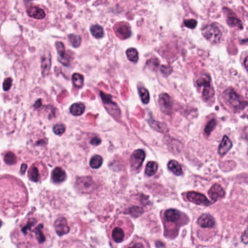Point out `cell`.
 <instances>
[{
  "instance_id": "cell-3",
  "label": "cell",
  "mask_w": 248,
  "mask_h": 248,
  "mask_svg": "<svg viewBox=\"0 0 248 248\" xmlns=\"http://www.w3.org/2000/svg\"><path fill=\"white\" fill-rule=\"evenodd\" d=\"M25 14L29 22L35 27L42 28L47 23L48 10L46 7L35 3H29L25 8Z\"/></svg>"
},
{
  "instance_id": "cell-14",
  "label": "cell",
  "mask_w": 248,
  "mask_h": 248,
  "mask_svg": "<svg viewBox=\"0 0 248 248\" xmlns=\"http://www.w3.org/2000/svg\"><path fill=\"white\" fill-rule=\"evenodd\" d=\"M55 229L57 234L59 236H63L68 234L70 231L69 227L68 225L67 220L65 218H58L55 223Z\"/></svg>"
},
{
  "instance_id": "cell-37",
  "label": "cell",
  "mask_w": 248,
  "mask_h": 248,
  "mask_svg": "<svg viewBox=\"0 0 248 248\" xmlns=\"http://www.w3.org/2000/svg\"><path fill=\"white\" fill-rule=\"evenodd\" d=\"M197 20H194V19H189V20H185V25L186 27L189 28V29H195L196 27Z\"/></svg>"
},
{
  "instance_id": "cell-27",
  "label": "cell",
  "mask_w": 248,
  "mask_h": 248,
  "mask_svg": "<svg viewBox=\"0 0 248 248\" xmlns=\"http://www.w3.org/2000/svg\"><path fill=\"white\" fill-rule=\"evenodd\" d=\"M138 91L143 103L145 104L148 103L150 101V94H149L148 90L143 86H139Z\"/></svg>"
},
{
  "instance_id": "cell-17",
  "label": "cell",
  "mask_w": 248,
  "mask_h": 248,
  "mask_svg": "<svg viewBox=\"0 0 248 248\" xmlns=\"http://www.w3.org/2000/svg\"><path fill=\"white\" fill-rule=\"evenodd\" d=\"M182 214L174 209H169L165 212L164 219L168 223H177L180 220Z\"/></svg>"
},
{
  "instance_id": "cell-26",
  "label": "cell",
  "mask_w": 248,
  "mask_h": 248,
  "mask_svg": "<svg viewBox=\"0 0 248 248\" xmlns=\"http://www.w3.org/2000/svg\"><path fill=\"white\" fill-rule=\"evenodd\" d=\"M157 168H158V165L157 163L150 162V163H147V166H146V175L148 176H153V175L155 174Z\"/></svg>"
},
{
  "instance_id": "cell-40",
  "label": "cell",
  "mask_w": 248,
  "mask_h": 248,
  "mask_svg": "<svg viewBox=\"0 0 248 248\" xmlns=\"http://www.w3.org/2000/svg\"><path fill=\"white\" fill-rule=\"evenodd\" d=\"M242 242L245 244H248V228L245 231L244 234L242 236Z\"/></svg>"
},
{
  "instance_id": "cell-23",
  "label": "cell",
  "mask_w": 248,
  "mask_h": 248,
  "mask_svg": "<svg viewBox=\"0 0 248 248\" xmlns=\"http://www.w3.org/2000/svg\"><path fill=\"white\" fill-rule=\"evenodd\" d=\"M168 167L176 176H181L182 174V168L180 164L175 160L169 162Z\"/></svg>"
},
{
  "instance_id": "cell-34",
  "label": "cell",
  "mask_w": 248,
  "mask_h": 248,
  "mask_svg": "<svg viewBox=\"0 0 248 248\" xmlns=\"http://www.w3.org/2000/svg\"><path fill=\"white\" fill-rule=\"evenodd\" d=\"M217 122L216 119H211L208 124H207L206 127L205 128V133L206 135H210V134L212 132L214 131V128L217 126Z\"/></svg>"
},
{
  "instance_id": "cell-6",
  "label": "cell",
  "mask_w": 248,
  "mask_h": 248,
  "mask_svg": "<svg viewBox=\"0 0 248 248\" xmlns=\"http://www.w3.org/2000/svg\"><path fill=\"white\" fill-rule=\"evenodd\" d=\"M224 98L232 106L234 109H240L244 108L247 103L243 100V98L232 88H229L224 92Z\"/></svg>"
},
{
  "instance_id": "cell-20",
  "label": "cell",
  "mask_w": 248,
  "mask_h": 248,
  "mask_svg": "<svg viewBox=\"0 0 248 248\" xmlns=\"http://www.w3.org/2000/svg\"><path fill=\"white\" fill-rule=\"evenodd\" d=\"M232 147V143L227 136H224L219 147H218V154L221 156L225 155Z\"/></svg>"
},
{
  "instance_id": "cell-9",
  "label": "cell",
  "mask_w": 248,
  "mask_h": 248,
  "mask_svg": "<svg viewBox=\"0 0 248 248\" xmlns=\"http://www.w3.org/2000/svg\"><path fill=\"white\" fill-rule=\"evenodd\" d=\"M121 220L115 221L111 230V237L115 243H122L125 239V231L121 225Z\"/></svg>"
},
{
  "instance_id": "cell-13",
  "label": "cell",
  "mask_w": 248,
  "mask_h": 248,
  "mask_svg": "<svg viewBox=\"0 0 248 248\" xmlns=\"http://www.w3.org/2000/svg\"><path fill=\"white\" fill-rule=\"evenodd\" d=\"M159 104L163 113L170 115L173 109V103L170 96L166 93H163L159 97Z\"/></svg>"
},
{
  "instance_id": "cell-2",
  "label": "cell",
  "mask_w": 248,
  "mask_h": 248,
  "mask_svg": "<svg viewBox=\"0 0 248 248\" xmlns=\"http://www.w3.org/2000/svg\"><path fill=\"white\" fill-rule=\"evenodd\" d=\"M47 230L36 215L25 218L13 233L12 238L18 247H42L47 241Z\"/></svg>"
},
{
  "instance_id": "cell-35",
  "label": "cell",
  "mask_w": 248,
  "mask_h": 248,
  "mask_svg": "<svg viewBox=\"0 0 248 248\" xmlns=\"http://www.w3.org/2000/svg\"><path fill=\"white\" fill-rule=\"evenodd\" d=\"M4 161L7 164L14 165L17 162V158L13 153L8 152L4 155Z\"/></svg>"
},
{
  "instance_id": "cell-18",
  "label": "cell",
  "mask_w": 248,
  "mask_h": 248,
  "mask_svg": "<svg viewBox=\"0 0 248 248\" xmlns=\"http://www.w3.org/2000/svg\"><path fill=\"white\" fill-rule=\"evenodd\" d=\"M57 50L59 55L60 61L65 66H68L70 64V60L66 54L65 46L62 42H57L56 43Z\"/></svg>"
},
{
  "instance_id": "cell-5",
  "label": "cell",
  "mask_w": 248,
  "mask_h": 248,
  "mask_svg": "<svg viewBox=\"0 0 248 248\" xmlns=\"http://www.w3.org/2000/svg\"><path fill=\"white\" fill-rule=\"evenodd\" d=\"M202 33L205 39L212 43H218L222 37V32L217 23H211L204 26Z\"/></svg>"
},
{
  "instance_id": "cell-29",
  "label": "cell",
  "mask_w": 248,
  "mask_h": 248,
  "mask_svg": "<svg viewBox=\"0 0 248 248\" xmlns=\"http://www.w3.org/2000/svg\"><path fill=\"white\" fill-rule=\"evenodd\" d=\"M126 55L128 59L131 62L137 63L138 61V51L134 48H129V49L127 50Z\"/></svg>"
},
{
  "instance_id": "cell-11",
  "label": "cell",
  "mask_w": 248,
  "mask_h": 248,
  "mask_svg": "<svg viewBox=\"0 0 248 248\" xmlns=\"http://www.w3.org/2000/svg\"><path fill=\"white\" fill-rule=\"evenodd\" d=\"M100 96H101L110 114H112V115H120V110H119V106L113 101L111 96L106 94L103 92H100Z\"/></svg>"
},
{
  "instance_id": "cell-33",
  "label": "cell",
  "mask_w": 248,
  "mask_h": 248,
  "mask_svg": "<svg viewBox=\"0 0 248 248\" xmlns=\"http://www.w3.org/2000/svg\"><path fill=\"white\" fill-rule=\"evenodd\" d=\"M68 38H69L70 42L74 48H78L81 45V39L79 36L75 34H70Z\"/></svg>"
},
{
  "instance_id": "cell-28",
  "label": "cell",
  "mask_w": 248,
  "mask_h": 248,
  "mask_svg": "<svg viewBox=\"0 0 248 248\" xmlns=\"http://www.w3.org/2000/svg\"><path fill=\"white\" fill-rule=\"evenodd\" d=\"M149 123L151 125L152 128H154L156 131L160 132H166L168 131L167 127L161 122H155L154 119H150Z\"/></svg>"
},
{
  "instance_id": "cell-36",
  "label": "cell",
  "mask_w": 248,
  "mask_h": 248,
  "mask_svg": "<svg viewBox=\"0 0 248 248\" xmlns=\"http://www.w3.org/2000/svg\"><path fill=\"white\" fill-rule=\"evenodd\" d=\"M53 131L56 135H62L65 132V126L63 124H57L54 126Z\"/></svg>"
},
{
  "instance_id": "cell-41",
  "label": "cell",
  "mask_w": 248,
  "mask_h": 248,
  "mask_svg": "<svg viewBox=\"0 0 248 248\" xmlns=\"http://www.w3.org/2000/svg\"><path fill=\"white\" fill-rule=\"evenodd\" d=\"M244 66L245 68H246V69H247V71H248V56L247 57V58H246V59H245Z\"/></svg>"
},
{
  "instance_id": "cell-22",
  "label": "cell",
  "mask_w": 248,
  "mask_h": 248,
  "mask_svg": "<svg viewBox=\"0 0 248 248\" xmlns=\"http://www.w3.org/2000/svg\"><path fill=\"white\" fill-rule=\"evenodd\" d=\"M227 23L230 25V26H232V27H238L240 29H243V24H242V22L240 21V19L235 16V15L233 14V13H230V14L228 15L227 16Z\"/></svg>"
},
{
  "instance_id": "cell-30",
  "label": "cell",
  "mask_w": 248,
  "mask_h": 248,
  "mask_svg": "<svg viewBox=\"0 0 248 248\" xmlns=\"http://www.w3.org/2000/svg\"><path fill=\"white\" fill-rule=\"evenodd\" d=\"M127 214H130L134 218H138L144 213V210L138 206L131 207L126 211Z\"/></svg>"
},
{
  "instance_id": "cell-39",
  "label": "cell",
  "mask_w": 248,
  "mask_h": 248,
  "mask_svg": "<svg viewBox=\"0 0 248 248\" xmlns=\"http://www.w3.org/2000/svg\"><path fill=\"white\" fill-rule=\"evenodd\" d=\"M90 143H91L92 145L98 146L100 145V143H101V139L99 138L98 137H94V138H93V139L91 140Z\"/></svg>"
},
{
  "instance_id": "cell-8",
  "label": "cell",
  "mask_w": 248,
  "mask_h": 248,
  "mask_svg": "<svg viewBox=\"0 0 248 248\" xmlns=\"http://www.w3.org/2000/svg\"><path fill=\"white\" fill-rule=\"evenodd\" d=\"M116 36L121 39H126L131 35V26L126 22H119L113 26Z\"/></svg>"
},
{
  "instance_id": "cell-16",
  "label": "cell",
  "mask_w": 248,
  "mask_h": 248,
  "mask_svg": "<svg viewBox=\"0 0 248 248\" xmlns=\"http://www.w3.org/2000/svg\"><path fill=\"white\" fill-rule=\"evenodd\" d=\"M198 224L202 228H212L215 226V220L210 214H203L198 218Z\"/></svg>"
},
{
  "instance_id": "cell-25",
  "label": "cell",
  "mask_w": 248,
  "mask_h": 248,
  "mask_svg": "<svg viewBox=\"0 0 248 248\" xmlns=\"http://www.w3.org/2000/svg\"><path fill=\"white\" fill-rule=\"evenodd\" d=\"M90 32H91L93 36L97 38V39H100V38L103 37V36H104V30H103V27L99 26V25H93V26H92L91 28H90Z\"/></svg>"
},
{
  "instance_id": "cell-43",
  "label": "cell",
  "mask_w": 248,
  "mask_h": 248,
  "mask_svg": "<svg viewBox=\"0 0 248 248\" xmlns=\"http://www.w3.org/2000/svg\"><path fill=\"white\" fill-rule=\"evenodd\" d=\"M1 224H2V222H1V221H0V227H1Z\"/></svg>"
},
{
  "instance_id": "cell-12",
  "label": "cell",
  "mask_w": 248,
  "mask_h": 248,
  "mask_svg": "<svg viewBox=\"0 0 248 248\" xmlns=\"http://www.w3.org/2000/svg\"><path fill=\"white\" fill-rule=\"evenodd\" d=\"M145 159V152L143 150L138 149L134 151L131 158V166L133 170H139L142 165Z\"/></svg>"
},
{
  "instance_id": "cell-21",
  "label": "cell",
  "mask_w": 248,
  "mask_h": 248,
  "mask_svg": "<svg viewBox=\"0 0 248 248\" xmlns=\"http://www.w3.org/2000/svg\"><path fill=\"white\" fill-rule=\"evenodd\" d=\"M77 185L81 190H89L93 186V180L91 177L79 178L77 180Z\"/></svg>"
},
{
  "instance_id": "cell-15",
  "label": "cell",
  "mask_w": 248,
  "mask_h": 248,
  "mask_svg": "<svg viewBox=\"0 0 248 248\" xmlns=\"http://www.w3.org/2000/svg\"><path fill=\"white\" fill-rule=\"evenodd\" d=\"M208 195L213 201L216 202V201L218 200V199H221L225 196V192L219 184H214L210 189Z\"/></svg>"
},
{
  "instance_id": "cell-24",
  "label": "cell",
  "mask_w": 248,
  "mask_h": 248,
  "mask_svg": "<svg viewBox=\"0 0 248 248\" xmlns=\"http://www.w3.org/2000/svg\"><path fill=\"white\" fill-rule=\"evenodd\" d=\"M84 110L85 106L81 103H74L70 109V112L74 116H80L84 113Z\"/></svg>"
},
{
  "instance_id": "cell-1",
  "label": "cell",
  "mask_w": 248,
  "mask_h": 248,
  "mask_svg": "<svg viewBox=\"0 0 248 248\" xmlns=\"http://www.w3.org/2000/svg\"><path fill=\"white\" fill-rule=\"evenodd\" d=\"M27 192L23 183L14 177L0 178V211L4 215H18L27 204Z\"/></svg>"
},
{
  "instance_id": "cell-7",
  "label": "cell",
  "mask_w": 248,
  "mask_h": 248,
  "mask_svg": "<svg viewBox=\"0 0 248 248\" xmlns=\"http://www.w3.org/2000/svg\"><path fill=\"white\" fill-rule=\"evenodd\" d=\"M42 172H45L46 173V167L42 163H35L34 165L31 167V168L29 170V179L33 181L34 182H38L41 180V179H44V178L46 177V174L45 173H42Z\"/></svg>"
},
{
  "instance_id": "cell-10",
  "label": "cell",
  "mask_w": 248,
  "mask_h": 248,
  "mask_svg": "<svg viewBox=\"0 0 248 248\" xmlns=\"http://www.w3.org/2000/svg\"><path fill=\"white\" fill-rule=\"evenodd\" d=\"M186 199H187L189 202L198 205L208 206V205L211 204V202L208 200V198H207L205 195H202V194L198 193V192H188V193L186 194Z\"/></svg>"
},
{
  "instance_id": "cell-32",
  "label": "cell",
  "mask_w": 248,
  "mask_h": 248,
  "mask_svg": "<svg viewBox=\"0 0 248 248\" xmlns=\"http://www.w3.org/2000/svg\"><path fill=\"white\" fill-rule=\"evenodd\" d=\"M103 164V158L100 155H95L90 160V165L92 168L97 169L101 167Z\"/></svg>"
},
{
  "instance_id": "cell-42",
  "label": "cell",
  "mask_w": 248,
  "mask_h": 248,
  "mask_svg": "<svg viewBox=\"0 0 248 248\" xmlns=\"http://www.w3.org/2000/svg\"><path fill=\"white\" fill-rule=\"evenodd\" d=\"M73 1H77V2L83 3L87 2V1H88L89 0H73Z\"/></svg>"
},
{
  "instance_id": "cell-38",
  "label": "cell",
  "mask_w": 248,
  "mask_h": 248,
  "mask_svg": "<svg viewBox=\"0 0 248 248\" xmlns=\"http://www.w3.org/2000/svg\"><path fill=\"white\" fill-rule=\"evenodd\" d=\"M12 85V79L11 78H7L4 80V84H3V89L5 91H7V90H10V87Z\"/></svg>"
},
{
  "instance_id": "cell-31",
  "label": "cell",
  "mask_w": 248,
  "mask_h": 248,
  "mask_svg": "<svg viewBox=\"0 0 248 248\" xmlns=\"http://www.w3.org/2000/svg\"><path fill=\"white\" fill-rule=\"evenodd\" d=\"M72 81L75 87L81 88L84 84V77L81 74L75 73L72 76Z\"/></svg>"
},
{
  "instance_id": "cell-4",
  "label": "cell",
  "mask_w": 248,
  "mask_h": 248,
  "mask_svg": "<svg viewBox=\"0 0 248 248\" xmlns=\"http://www.w3.org/2000/svg\"><path fill=\"white\" fill-rule=\"evenodd\" d=\"M197 87L202 91V99L205 101L213 99L214 96V89L211 85V80L209 75L202 74L196 81Z\"/></svg>"
},
{
  "instance_id": "cell-19",
  "label": "cell",
  "mask_w": 248,
  "mask_h": 248,
  "mask_svg": "<svg viewBox=\"0 0 248 248\" xmlns=\"http://www.w3.org/2000/svg\"><path fill=\"white\" fill-rule=\"evenodd\" d=\"M66 179V174L63 169L61 167H56L52 173V180L54 183H61Z\"/></svg>"
}]
</instances>
